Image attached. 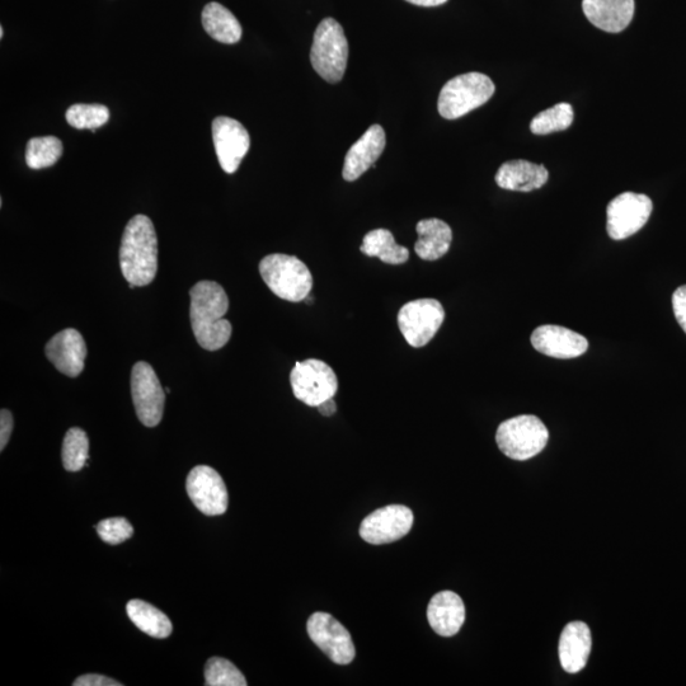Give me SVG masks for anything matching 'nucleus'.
<instances>
[{
    "mask_svg": "<svg viewBox=\"0 0 686 686\" xmlns=\"http://www.w3.org/2000/svg\"><path fill=\"white\" fill-rule=\"evenodd\" d=\"M63 154V143L56 136L32 138L26 147V163L31 169L54 166Z\"/></svg>",
    "mask_w": 686,
    "mask_h": 686,
    "instance_id": "obj_26",
    "label": "nucleus"
},
{
    "mask_svg": "<svg viewBox=\"0 0 686 686\" xmlns=\"http://www.w3.org/2000/svg\"><path fill=\"white\" fill-rule=\"evenodd\" d=\"M318 411L322 413L323 416L330 417L335 415L337 411V404L335 402V399H327L326 402H323L322 404H319L317 407Z\"/></svg>",
    "mask_w": 686,
    "mask_h": 686,
    "instance_id": "obj_35",
    "label": "nucleus"
},
{
    "mask_svg": "<svg viewBox=\"0 0 686 686\" xmlns=\"http://www.w3.org/2000/svg\"><path fill=\"white\" fill-rule=\"evenodd\" d=\"M349 60V42L345 31L333 18L319 23L312 50L310 63L316 72L328 83H338L345 75Z\"/></svg>",
    "mask_w": 686,
    "mask_h": 686,
    "instance_id": "obj_4",
    "label": "nucleus"
},
{
    "mask_svg": "<svg viewBox=\"0 0 686 686\" xmlns=\"http://www.w3.org/2000/svg\"><path fill=\"white\" fill-rule=\"evenodd\" d=\"M68 124L78 130L88 129L95 133L96 129L107 124L110 120V110L103 105H87L78 103L69 107L67 114Z\"/></svg>",
    "mask_w": 686,
    "mask_h": 686,
    "instance_id": "obj_29",
    "label": "nucleus"
},
{
    "mask_svg": "<svg viewBox=\"0 0 686 686\" xmlns=\"http://www.w3.org/2000/svg\"><path fill=\"white\" fill-rule=\"evenodd\" d=\"M385 144H387V138H385V131L382 126H370L346 154L345 163H343V178L346 181L354 182L363 176L383 154Z\"/></svg>",
    "mask_w": 686,
    "mask_h": 686,
    "instance_id": "obj_17",
    "label": "nucleus"
},
{
    "mask_svg": "<svg viewBox=\"0 0 686 686\" xmlns=\"http://www.w3.org/2000/svg\"><path fill=\"white\" fill-rule=\"evenodd\" d=\"M314 645L321 648L337 665H349L356 656L351 634L338 620L327 613H314L307 624Z\"/></svg>",
    "mask_w": 686,
    "mask_h": 686,
    "instance_id": "obj_11",
    "label": "nucleus"
},
{
    "mask_svg": "<svg viewBox=\"0 0 686 686\" xmlns=\"http://www.w3.org/2000/svg\"><path fill=\"white\" fill-rule=\"evenodd\" d=\"M74 686H121L119 681H116L107 676L102 675H83L79 676L73 683Z\"/></svg>",
    "mask_w": 686,
    "mask_h": 686,
    "instance_id": "obj_34",
    "label": "nucleus"
},
{
    "mask_svg": "<svg viewBox=\"0 0 686 686\" xmlns=\"http://www.w3.org/2000/svg\"><path fill=\"white\" fill-rule=\"evenodd\" d=\"M548 177V169L542 164L516 159L502 164L496 175V183L504 190L530 192L542 189Z\"/></svg>",
    "mask_w": 686,
    "mask_h": 686,
    "instance_id": "obj_21",
    "label": "nucleus"
},
{
    "mask_svg": "<svg viewBox=\"0 0 686 686\" xmlns=\"http://www.w3.org/2000/svg\"><path fill=\"white\" fill-rule=\"evenodd\" d=\"M650 197L634 192H624L610 202L606 215V230L614 241H623L645 227L652 214Z\"/></svg>",
    "mask_w": 686,
    "mask_h": 686,
    "instance_id": "obj_10",
    "label": "nucleus"
},
{
    "mask_svg": "<svg viewBox=\"0 0 686 686\" xmlns=\"http://www.w3.org/2000/svg\"><path fill=\"white\" fill-rule=\"evenodd\" d=\"M191 327L202 349H223L232 337V324L225 319L229 299L222 285L215 281H200L190 291Z\"/></svg>",
    "mask_w": 686,
    "mask_h": 686,
    "instance_id": "obj_1",
    "label": "nucleus"
},
{
    "mask_svg": "<svg viewBox=\"0 0 686 686\" xmlns=\"http://www.w3.org/2000/svg\"><path fill=\"white\" fill-rule=\"evenodd\" d=\"M206 34L222 44L233 45L242 39V26L236 16L220 3L206 4L201 14Z\"/></svg>",
    "mask_w": 686,
    "mask_h": 686,
    "instance_id": "obj_23",
    "label": "nucleus"
},
{
    "mask_svg": "<svg viewBox=\"0 0 686 686\" xmlns=\"http://www.w3.org/2000/svg\"><path fill=\"white\" fill-rule=\"evenodd\" d=\"M427 619L435 633L453 637L463 627L465 606L462 598L453 591H441L431 599Z\"/></svg>",
    "mask_w": 686,
    "mask_h": 686,
    "instance_id": "obj_19",
    "label": "nucleus"
},
{
    "mask_svg": "<svg viewBox=\"0 0 686 686\" xmlns=\"http://www.w3.org/2000/svg\"><path fill=\"white\" fill-rule=\"evenodd\" d=\"M97 533L103 542L116 545L126 542L133 537L134 528L125 518H110L102 520L96 526Z\"/></svg>",
    "mask_w": 686,
    "mask_h": 686,
    "instance_id": "obj_31",
    "label": "nucleus"
},
{
    "mask_svg": "<svg viewBox=\"0 0 686 686\" xmlns=\"http://www.w3.org/2000/svg\"><path fill=\"white\" fill-rule=\"evenodd\" d=\"M205 685L208 686H246L247 680L232 662L213 657L205 666Z\"/></svg>",
    "mask_w": 686,
    "mask_h": 686,
    "instance_id": "obj_30",
    "label": "nucleus"
},
{
    "mask_svg": "<svg viewBox=\"0 0 686 686\" xmlns=\"http://www.w3.org/2000/svg\"><path fill=\"white\" fill-rule=\"evenodd\" d=\"M186 490L192 504L202 514L223 515L228 509L229 495L222 476L209 465H197L187 476Z\"/></svg>",
    "mask_w": 686,
    "mask_h": 686,
    "instance_id": "obj_13",
    "label": "nucleus"
},
{
    "mask_svg": "<svg viewBox=\"0 0 686 686\" xmlns=\"http://www.w3.org/2000/svg\"><path fill=\"white\" fill-rule=\"evenodd\" d=\"M585 16L592 25L610 34L626 30L634 16V0H584Z\"/></svg>",
    "mask_w": 686,
    "mask_h": 686,
    "instance_id": "obj_18",
    "label": "nucleus"
},
{
    "mask_svg": "<svg viewBox=\"0 0 686 686\" xmlns=\"http://www.w3.org/2000/svg\"><path fill=\"white\" fill-rule=\"evenodd\" d=\"M260 274L272 293L291 303L303 302L313 289L312 272L295 256H266L260 262Z\"/></svg>",
    "mask_w": 686,
    "mask_h": 686,
    "instance_id": "obj_3",
    "label": "nucleus"
},
{
    "mask_svg": "<svg viewBox=\"0 0 686 686\" xmlns=\"http://www.w3.org/2000/svg\"><path fill=\"white\" fill-rule=\"evenodd\" d=\"M164 391H166V393H171V389L169 388L164 389Z\"/></svg>",
    "mask_w": 686,
    "mask_h": 686,
    "instance_id": "obj_38",
    "label": "nucleus"
},
{
    "mask_svg": "<svg viewBox=\"0 0 686 686\" xmlns=\"http://www.w3.org/2000/svg\"><path fill=\"white\" fill-rule=\"evenodd\" d=\"M549 440V432L537 416L523 415L510 418L498 426V448L514 460L532 459L542 453Z\"/></svg>",
    "mask_w": 686,
    "mask_h": 686,
    "instance_id": "obj_6",
    "label": "nucleus"
},
{
    "mask_svg": "<svg viewBox=\"0 0 686 686\" xmlns=\"http://www.w3.org/2000/svg\"><path fill=\"white\" fill-rule=\"evenodd\" d=\"M131 622L138 627L139 631L148 636L164 639L171 636L173 627L171 620L161 610L143 600H130L126 605Z\"/></svg>",
    "mask_w": 686,
    "mask_h": 686,
    "instance_id": "obj_24",
    "label": "nucleus"
},
{
    "mask_svg": "<svg viewBox=\"0 0 686 686\" xmlns=\"http://www.w3.org/2000/svg\"><path fill=\"white\" fill-rule=\"evenodd\" d=\"M592 646L590 628L582 622H572L563 629L559 641V659L570 674L580 673L589 661Z\"/></svg>",
    "mask_w": 686,
    "mask_h": 686,
    "instance_id": "obj_20",
    "label": "nucleus"
},
{
    "mask_svg": "<svg viewBox=\"0 0 686 686\" xmlns=\"http://www.w3.org/2000/svg\"><path fill=\"white\" fill-rule=\"evenodd\" d=\"M13 416L8 410L0 412V450L6 449L9 439H11L13 431Z\"/></svg>",
    "mask_w": 686,
    "mask_h": 686,
    "instance_id": "obj_33",
    "label": "nucleus"
},
{
    "mask_svg": "<svg viewBox=\"0 0 686 686\" xmlns=\"http://www.w3.org/2000/svg\"><path fill=\"white\" fill-rule=\"evenodd\" d=\"M213 142L223 171L232 175L246 157L251 147V136L241 122L227 116H219L211 125Z\"/></svg>",
    "mask_w": 686,
    "mask_h": 686,
    "instance_id": "obj_14",
    "label": "nucleus"
},
{
    "mask_svg": "<svg viewBox=\"0 0 686 686\" xmlns=\"http://www.w3.org/2000/svg\"><path fill=\"white\" fill-rule=\"evenodd\" d=\"M46 357L53 363L61 374L70 378H77L81 375L86 365L87 345L81 332L67 328V330L56 333L51 340L46 343Z\"/></svg>",
    "mask_w": 686,
    "mask_h": 686,
    "instance_id": "obj_15",
    "label": "nucleus"
},
{
    "mask_svg": "<svg viewBox=\"0 0 686 686\" xmlns=\"http://www.w3.org/2000/svg\"><path fill=\"white\" fill-rule=\"evenodd\" d=\"M573 117L575 114L571 105L558 103L535 116L530 124V130L535 135H547L567 130L572 125Z\"/></svg>",
    "mask_w": 686,
    "mask_h": 686,
    "instance_id": "obj_28",
    "label": "nucleus"
},
{
    "mask_svg": "<svg viewBox=\"0 0 686 686\" xmlns=\"http://www.w3.org/2000/svg\"><path fill=\"white\" fill-rule=\"evenodd\" d=\"M495 84L482 73H467L450 79L441 89L439 114L446 120H457L485 105L495 93Z\"/></svg>",
    "mask_w": 686,
    "mask_h": 686,
    "instance_id": "obj_5",
    "label": "nucleus"
},
{
    "mask_svg": "<svg viewBox=\"0 0 686 686\" xmlns=\"http://www.w3.org/2000/svg\"><path fill=\"white\" fill-rule=\"evenodd\" d=\"M413 512L406 506L389 505L371 512L360 525V537L370 544L397 542L411 532Z\"/></svg>",
    "mask_w": 686,
    "mask_h": 686,
    "instance_id": "obj_12",
    "label": "nucleus"
},
{
    "mask_svg": "<svg viewBox=\"0 0 686 686\" xmlns=\"http://www.w3.org/2000/svg\"><path fill=\"white\" fill-rule=\"evenodd\" d=\"M360 249L365 256L378 257L380 261L388 265H403L410 258L408 248L398 246L388 229L371 230L364 237Z\"/></svg>",
    "mask_w": 686,
    "mask_h": 686,
    "instance_id": "obj_25",
    "label": "nucleus"
},
{
    "mask_svg": "<svg viewBox=\"0 0 686 686\" xmlns=\"http://www.w3.org/2000/svg\"><path fill=\"white\" fill-rule=\"evenodd\" d=\"M4 36V28L0 27V39H3Z\"/></svg>",
    "mask_w": 686,
    "mask_h": 686,
    "instance_id": "obj_37",
    "label": "nucleus"
},
{
    "mask_svg": "<svg viewBox=\"0 0 686 686\" xmlns=\"http://www.w3.org/2000/svg\"><path fill=\"white\" fill-rule=\"evenodd\" d=\"M445 310L436 299H418L404 304L398 313V326L406 341L420 349L429 343L443 326Z\"/></svg>",
    "mask_w": 686,
    "mask_h": 686,
    "instance_id": "obj_8",
    "label": "nucleus"
},
{
    "mask_svg": "<svg viewBox=\"0 0 686 686\" xmlns=\"http://www.w3.org/2000/svg\"><path fill=\"white\" fill-rule=\"evenodd\" d=\"M61 457L64 468L69 472H78L86 467L89 458V440L86 432L79 427H72L65 434Z\"/></svg>",
    "mask_w": 686,
    "mask_h": 686,
    "instance_id": "obj_27",
    "label": "nucleus"
},
{
    "mask_svg": "<svg viewBox=\"0 0 686 686\" xmlns=\"http://www.w3.org/2000/svg\"><path fill=\"white\" fill-rule=\"evenodd\" d=\"M406 2L415 4L418 7H438L448 2V0H406Z\"/></svg>",
    "mask_w": 686,
    "mask_h": 686,
    "instance_id": "obj_36",
    "label": "nucleus"
},
{
    "mask_svg": "<svg viewBox=\"0 0 686 686\" xmlns=\"http://www.w3.org/2000/svg\"><path fill=\"white\" fill-rule=\"evenodd\" d=\"M131 396L136 415L147 427L161 424L166 403V391L150 364L139 361L131 371Z\"/></svg>",
    "mask_w": 686,
    "mask_h": 686,
    "instance_id": "obj_9",
    "label": "nucleus"
},
{
    "mask_svg": "<svg viewBox=\"0 0 686 686\" xmlns=\"http://www.w3.org/2000/svg\"><path fill=\"white\" fill-rule=\"evenodd\" d=\"M532 345L540 354L556 359H575L589 349V341L580 333L553 324L537 328L532 335Z\"/></svg>",
    "mask_w": 686,
    "mask_h": 686,
    "instance_id": "obj_16",
    "label": "nucleus"
},
{
    "mask_svg": "<svg viewBox=\"0 0 686 686\" xmlns=\"http://www.w3.org/2000/svg\"><path fill=\"white\" fill-rule=\"evenodd\" d=\"M291 388L296 399L309 407H318L335 397L338 379L330 365L322 360L309 359L296 363L290 373Z\"/></svg>",
    "mask_w": 686,
    "mask_h": 686,
    "instance_id": "obj_7",
    "label": "nucleus"
},
{
    "mask_svg": "<svg viewBox=\"0 0 686 686\" xmlns=\"http://www.w3.org/2000/svg\"><path fill=\"white\" fill-rule=\"evenodd\" d=\"M122 275L130 285L147 286L158 271V238L152 220L136 215L122 234L120 246Z\"/></svg>",
    "mask_w": 686,
    "mask_h": 686,
    "instance_id": "obj_2",
    "label": "nucleus"
},
{
    "mask_svg": "<svg viewBox=\"0 0 686 686\" xmlns=\"http://www.w3.org/2000/svg\"><path fill=\"white\" fill-rule=\"evenodd\" d=\"M418 239L415 244L417 256L425 261H436L449 252L453 232L440 219L421 220L416 227Z\"/></svg>",
    "mask_w": 686,
    "mask_h": 686,
    "instance_id": "obj_22",
    "label": "nucleus"
},
{
    "mask_svg": "<svg viewBox=\"0 0 686 686\" xmlns=\"http://www.w3.org/2000/svg\"><path fill=\"white\" fill-rule=\"evenodd\" d=\"M673 308L676 321L686 333V285L680 286L673 295Z\"/></svg>",
    "mask_w": 686,
    "mask_h": 686,
    "instance_id": "obj_32",
    "label": "nucleus"
}]
</instances>
